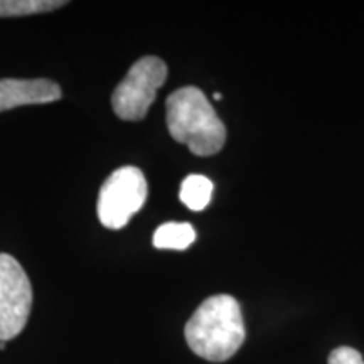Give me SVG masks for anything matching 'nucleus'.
Listing matches in <instances>:
<instances>
[{
  "label": "nucleus",
  "instance_id": "4",
  "mask_svg": "<svg viewBox=\"0 0 364 364\" xmlns=\"http://www.w3.org/2000/svg\"><path fill=\"white\" fill-rule=\"evenodd\" d=\"M147 201V181L142 171L125 166L103 182L98 194L97 213L108 230H120Z\"/></svg>",
  "mask_w": 364,
  "mask_h": 364
},
{
  "label": "nucleus",
  "instance_id": "3",
  "mask_svg": "<svg viewBox=\"0 0 364 364\" xmlns=\"http://www.w3.org/2000/svg\"><path fill=\"white\" fill-rule=\"evenodd\" d=\"M166 80L167 66L161 58H140L113 91V112L122 120H142L157 97V90L166 83Z\"/></svg>",
  "mask_w": 364,
  "mask_h": 364
},
{
  "label": "nucleus",
  "instance_id": "8",
  "mask_svg": "<svg viewBox=\"0 0 364 364\" xmlns=\"http://www.w3.org/2000/svg\"><path fill=\"white\" fill-rule=\"evenodd\" d=\"M213 189L215 186L206 176L191 174L182 181L179 198L182 204H186L191 211H203L211 203Z\"/></svg>",
  "mask_w": 364,
  "mask_h": 364
},
{
  "label": "nucleus",
  "instance_id": "5",
  "mask_svg": "<svg viewBox=\"0 0 364 364\" xmlns=\"http://www.w3.org/2000/svg\"><path fill=\"white\" fill-rule=\"evenodd\" d=\"M33 309V287L16 258L0 253V343L21 334Z\"/></svg>",
  "mask_w": 364,
  "mask_h": 364
},
{
  "label": "nucleus",
  "instance_id": "12",
  "mask_svg": "<svg viewBox=\"0 0 364 364\" xmlns=\"http://www.w3.org/2000/svg\"><path fill=\"white\" fill-rule=\"evenodd\" d=\"M215 100H221V93H215Z\"/></svg>",
  "mask_w": 364,
  "mask_h": 364
},
{
  "label": "nucleus",
  "instance_id": "1",
  "mask_svg": "<svg viewBox=\"0 0 364 364\" xmlns=\"http://www.w3.org/2000/svg\"><path fill=\"white\" fill-rule=\"evenodd\" d=\"M184 334L196 356L211 363L233 358L247 336L238 300L226 294L206 299L188 321Z\"/></svg>",
  "mask_w": 364,
  "mask_h": 364
},
{
  "label": "nucleus",
  "instance_id": "7",
  "mask_svg": "<svg viewBox=\"0 0 364 364\" xmlns=\"http://www.w3.org/2000/svg\"><path fill=\"white\" fill-rule=\"evenodd\" d=\"M196 240V230L189 223H164L154 233V247L159 250L189 248Z\"/></svg>",
  "mask_w": 364,
  "mask_h": 364
},
{
  "label": "nucleus",
  "instance_id": "10",
  "mask_svg": "<svg viewBox=\"0 0 364 364\" xmlns=\"http://www.w3.org/2000/svg\"><path fill=\"white\" fill-rule=\"evenodd\" d=\"M329 364H364V359L359 351L349 346H341L336 348L334 351L329 354Z\"/></svg>",
  "mask_w": 364,
  "mask_h": 364
},
{
  "label": "nucleus",
  "instance_id": "6",
  "mask_svg": "<svg viewBox=\"0 0 364 364\" xmlns=\"http://www.w3.org/2000/svg\"><path fill=\"white\" fill-rule=\"evenodd\" d=\"M61 86L51 80H0V112L26 105H46L61 98Z\"/></svg>",
  "mask_w": 364,
  "mask_h": 364
},
{
  "label": "nucleus",
  "instance_id": "2",
  "mask_svg": "<svg viewBox=\"0 0 364 364\" xmlns=\"http://www.w3.org/2000/svg\"><path fill=\"white\" fill-rule=\"evenodd\" d=\"M167 129L176 142L188 145L194 156L220 152L226 142L225 124L206 95L196 86L176 90L167 98Z\"/></svg>",
  "mask_w": 364,
  "mask_h": 364
},
{
  "label": "nucleus",
  "instance_id": "11",
  "mask_svg": "<svg viewBox=\"0 0 364 364\" xmlns=\"http://www.w3.org/2000/svg\"><path fill=\"white\" fill-rule=\"evenodd\" d=\"M6 349V343H0V351H4Z\"/></svg>",
  "mask_w": 364,
  "mask_h": 364
},
{
  "label": "nucleus",
  "instance_id": "9",
  "mask_svg": "<svg viewBox=\"0 0 364 364\" xmlns=\"http://www.w3.org/2000/svg\"><path fill=\"white\" fill-rule=\"evenodd\" d=\"M66 4L61 0H0V17H22L51 12Z\"/></svg>",
  "mask_w": 364,
  "mask_h": 364
}]
</instances>
